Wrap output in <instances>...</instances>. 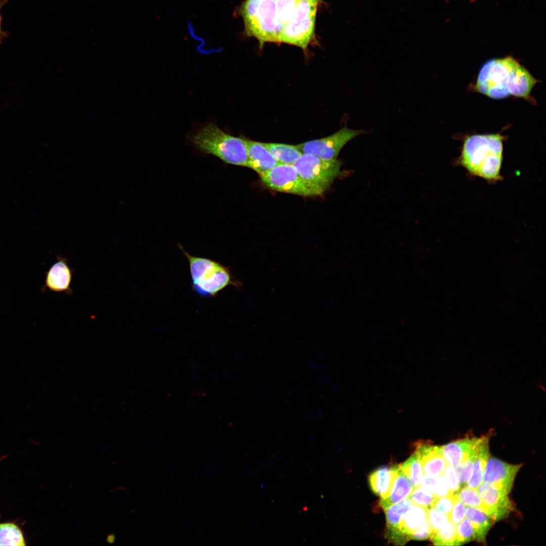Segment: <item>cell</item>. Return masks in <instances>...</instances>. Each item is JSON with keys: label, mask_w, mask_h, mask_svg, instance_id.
<instances>
[{"label": "cell", "mask_w": 546, "mask_h": 546, "mask_svg": "<svg viewBox=\"0 0 546 546\" xmlns=\"http://www.w3.org/2000/svg\"><path fill=\"white\" fill-rule=\"evenodd\" d=\"M298 0H275L278 16L284 25L294 16Z\"/></svg>", "instance_id": "cell-30"}, {"label": "cell", "mask_w": 546, "mask_h": 546, "mask_svg": "<svg viewBox=\"0 0 546 546\" xmlns=\"http://www.w3.org/2000/svg\"><path fill=\"white\" fill-rule=\"evenodd\" d=\"M363 133L344 127L334 133L297 145L302 153L311 154L326 160L336 159L341 149L350 140Z\"/></svg>", "instance_id": "cell-9"}, {"label": "cell", "mask_w": 546, "mask_h": 546, "mask_svg": "<svg viewBox=\"0 0 546 546\" xmlns=\"http://www.w3.org/2000/svg\"><path fill=\"white\" fill-rule=\"evenodd\" d=\"M414 453L420 462L424 474L430 476H442L447 466L440 449V445L429 442L418 441Z\"/></svg>", "instance_id": "cell-12"}, {"label": "cell", "mask_w": 546, "mask_h": 546, "mask_svg": "<svg viewBox=\"0 0 546 546\" xmlns=\"http://www.w3.org/2000/svg\"><path fill=\"white\" fill-rule=\"evenodd\" d=\"M489 439L488 437H475L474 442L464 460L455 468L458 471L461 487L465 486L469 479L474 461L484 443Z\"/></svg>", "instance_id": "cell-22"}, {"label": "cell", "mask_w": 546, "mask_h": 546, "mask_svg": "<svg viewBox=\"0 0 546 546\" xmlns=\"http://www.w3.org/2000/svg\"><path fill=\"white\" fill-rule=\"evenodd\" d=\"M454 494L466 506L478 509L487 514V508L476 490L465 485L460 487Z\"/></svg>", "instance_id": "cell-26"}, {"label": "cell", "mask_w": 546, "mask_h": 546, "mask_svg": "<svg viewBox=\"0 0 546 546\" xmlns=\"http://www.w3.org/2000/svg\"><path fill=\"white\" fill-rule=\"evenodd\" d=\"M245 140L248 154L247 167L261 175L279 164L263 143L246 138Z\"/></svg>", "instance_id": "cell-13"}, {"label": "cell", "mask_w": 546, "mask_h": 546, "mask_svg": "<svg viewBox=\"0 0 546 546\" xmlns=\"http://www.w3.org/2000/svg\"><path fill=\"white\" fill-rule=\"evenodd\" d=\"M414 487L399 468L389 494L380 500V507L385 510L408 498Z\"/></svg>", "instance_id": "cell-17"}, {"label": "cell", "mask_w": 546, "mask_h": 546, "mask_svg": "<svg viewBox=\"0 0 546 546\" xmlns=\"http://www.w3.org/2000/svg\"><path fill=\"white\" fill-rule=\"evenodd\" d=\"M522 466V464H510L494 457L489 458L484 469L483 482L509 494Z\"/></svg>", "instance_id": "cell-11"}, {"label": "cell", "mask_w": 546, "mask_h": 546, "mask_svg": "<svg viewBox=\"0 0 546 546\" xmlns=\"http://www.w3.org/2000/svg\"><path fill=\"white\" fill-rule=\"evenodd\" d=\"M428 511L426 508L412 504L402 517L399 529L411 538L412 533L428 517Z\"/></svg>", "instance_id": "cell-20"}, {"label": "cell", "mask_w": 546, "mask_h": 546, "mask_svg": "<svg viewBox=\"0 0 546 546\" xmlns=\"http://www.w3.org/2000/svg\"><path fill=\"white\" fill-rule=\"evenodd\" d=\"M465 516L473 527L474 539L478 542H485L488 532L493 525L492 519L483 511L469 506L466 507Z\"/></svg>", "instance_id": "cell-18"}, {"label": "cell", "mask_w": 546, "mask_h": 546, "mask_svg": "<svg viewBox=\"0 0 546 546\" xmlns=\"http://www.w3.org/2000/svg\"><path fill=\"white\" fill-rule=\"evenodd\" d=\"M260 176L263 184L271 190L304 197L312 196L293 165L278 164Z\"/></svg>", "instance_id": "cell-8"}, {"label": "cell", "mask_w": 546, "mask_h": 546, "mask_svg": "<svg viewBox=\"0 0 546 546\" xmlns=\"http://www.w3.org/2000/svg\"><path fill=\"white\" fill-rule=\"evenodd\" d=\"M314 415H315V411H312L308 412L306 414V415H305V418L307 419H311L313 418V417H314Z\"/></svg>", "instance_id": "cell-42"}, {"label": "cell", "mask_w": 546, "mask_h": 546, "mask_svg": "<svg viewBox=\"0 0 546 546\" xmlns=\"http://www.w3.org/2000/svg\"><path fill=\"white\" fill-rule=\"evenodd\" d=\"M466 506L458 499H456L448 516L449 521L457 525L465 518Z\"/></svg>", "instance_id": "cell-36"}, {"label": "cell", "mask_w": 546, "mask_h": 546, "mask_svg": "<svg viewBox=\"0 0 546 546\" xmlns=\"http://www.w3.org/2000/svg\"><path fill=\"white\" fill-rule=\"evenodd\" d=\"M457 525L449 521L443 527L434 531L431 540L435 545H454Z\"/></svg>", "instance_id": "cell-28"}, {"label": "cell", "mask_w": 546, "mask_h": 546, "mask_svg": "<svg viewBox=\"0 0 546 546\" xmlns=\"http://www.w3.org/2000/svg\"><path fill=\"white\" fill-rule=\"evenodd\" d=\"M476 490L487 508V515L493 521L507 518L514 510L513 504L503 490L482 482Z\"/></svg>", "instance_id": "cell-10"}, {"label": "cell", "mask_w": 546, "mask_h": 546, "mask_svg": "<svg viewBox=\"0 0 546 546\" xmlns=\"http://www.w3.org/2000/svg\"><path fill=\"white\" fill-rule=\"evenodd\" d=\"M437 497L421 486L414 488L408 497L412 504L427 509L433 507Z\"/></svg>", "instance_id": "cell-29"}, {"label": "cell", "mask_w": 546, "mask_h": 546, "mask_svg": "<svg viewBox=\"0 0 546 546\" xmlns=\"http://www.w3.org/2000/svg\"><path fill=\"white\" fill-rule=\"evenodd\" d=\"M537 82L531 73L512 57L493 59L481 67L476 89L488 97L500 99L510 95L529 98Z\"/></svg>", "instance_id": "cell-1"}, {"label": "cell", "mask_w": 546, "mask_h": 546, "mask_svg": "<svg viewBox=\"0 0 546 546\" xmlns=\"http://www.w3.org/2000/svg\"><path fill=\"white\" fill-rule=\"evenodd\" d=\"M421 486L437 497L453 493L449 491L441 476H423Z\"/></svg>", "instance_id": "cell-27"}, {"label": "cell", "mask_w": 546, "mask_h": 546, "mask_svg": "<svg viewBox=\"0 0 546 546\" xmlns=\"http://www.w3.org/2000/svg\"><path fill=\"white\" fill-rule=\"evenodd\" d=\"M428 518L433 532L443 527L450 521L448 516L440 513L433 507L428 509Z\"/></svg>", "instance_id": "cell-34"}, {"label": "cell", "mask_w": 546, "mask_h": 546, "mask_svg": "<svg viewBox=\"0 0 546 546\" xmlns=\"http://www.w3.org/2000/svg\"><path fill=\"white\" fill-rule=\"evenodd\" d=\"M293 165L314 196L323 194L331 186L340 174L341 163L337 159L326 160L303 153Z\"/></svg>", "instance_id": "cell-6"}, {"label": "cell", "mask_w": 546, "mask_h": 546, "mask_svg": "<svg viewBox=\"0 0 546 546\" xmlns=\"http://www.w3.org/2000/svg\"><path fill=\"white\" fill-rule=\"evenodd\" d=\"M475 437H466L440 445L441 452L447 464L456 468L466 458Z\"/></svg>", "instance_id": "cell-16"}, {"label": "cell", "mask_w": 546, "mask_h": 546, "mask_svg": "<svg viewBox=\"0 0 546 546\" xmlns=\"http://www.w3.org/2000/svg\"><path fill=\"white\" fill-rule=\"evenodd\" d=\"M456 499L454 493L438 497L435 500L432 507L440 513L448 516Z\"/></svg>", "instance_id": "cell-33"}, {"label": "cell", "mask_w": 546, "mask_h": 546, "mask_svg": "<svg viewBox=\"0 0 546 546\" xmlns=\"http://www.w3.org/2000/svg\"><path fill=\"white\" fill-rule=\"evenodd\" d=\"M314 417L317 420L321 419L323 417V411L320 409L315 411Z\"/></svg>", "instance_id": "cell-41"}, {"label": "cell", "mask_w": 546, "mask_h": 546, "mask_svg": "<svg viewBox=\"0 0 546 546\" xmlns=\"http://www.w3.org/2000/svg\"><path fill=\"white\" fill-rule=\"evenodd\" d=\"M308 366L310 369L315 371L320 370L323 367L322 363L314 361H310L308 363Z\"/></svg>", "instance_id": "cell-38"}, {"label": "cell", "mask_w": 546, "mask_h": 546, "mask_svg": "<svg viewBox=\"0 0 546 546\" xmlns=\"http://www.w3.org/2000/svg\"><path fill=\"white\" fill-rule=\"evenodd\" d=\"M399 467L414 488L420 486L424 474L421 464L414 452Z\"/></svg>", "instance_id": "cell-25"}, {"label": "cell", "mask_w": 546, "mask_h": 546, "mask_svg": "<svg viewBox=\"0 0 546 546\" xmlns=\"http://www.w3.org/2000/svg\"><path fill=\"white\" fill-rule=\"evenodd\" d=\"M489 439L482 445L474 461L471 475L466 486L475 490L483 482L484 469L489 458Z\"/></svg>", "instance_id": "cell-23"}, {"label": "cell", "mask_w": 546, "mask_h": 546, "mask_svg": "<svg viewBox=\"0 0 546 546\" xmlns=\"http://www.w3.org/2000/svg\"><path fill=\"white\" fill-rule=\"evenodd\" d=\"M72 278V272L64 259L56 262L49 270L46 280L47 286L55 292L68 291Z\"/></svg>", "instance_id": "cell-15"}, {"label": "cell", "mask_w": 546, "mask_h": 546, "mask_svg": "<svg viewBox=\"0 0 546 546\" xmlns=\"http://www.w3.org/2000/svg\"><path fill=\"white\" fill-rule=\"evenodd\" d=\"M192 142L201 152L215 156L226 164L247 166L245 138L229 134L214 123L199 130L193 136Z\"/></svg>", "instance_id": "cell-3"}, {"label": "cell", "mask_w": 546, "mask_h": 546, "mask_svg": "<svg viewBox=\"0 0 546 546\" xmlns=\"http://www.w3.org/2000/svg\"><path fill=\"white\" fill-rule=\"evenodd\" d=\"M504 137L499 134H474L466 138L458 163L469 174L489 182L502 179Z\"/></svg>", "instance_id": "cell-2"}, {"label": "cell", "mask_w": 546, "mask_h": 546, "mask_svg": "<svg viewBox=\"0 0 546 546\" xmlns=\"http://www.w3.org/2000/svg\"><path fill=\"white\" fill-rule=\"evenodd\" d=\"M26 542L24 532L19 522L0 521V545L24 546Z\"/></svg>", "instance_id": "cell-19"}, {"label": "cell", "mask_w": 546, "mask_h": 546, "mask_svg": "<svg viewBox=\"0 0 546 546\" xmlns=\"http://www.w3.org/2000/svg\"><path fill=\"white\" fill-rule=\"evenodd\" d=\"M412 504V503L408 497L384 510L386 522V530L399 529V523L401 518Z\"/></svg>", "instance_id": "cell-24"}, {"label": "cell", "mask_w": 546, "mask_h": 546, "mask_svg": "<svg viewBox=\"0 0 546 546\" xmlns=\"http://www.w3.org/2000/svg\"><path fill=\"white\" fill-rule=\"evenodd\" d=\"M189 264L192 287L202 297H214L228 286L238 290L243 284L235 279L230 267L214 260L192 256L179 245Z\"/></svg>", "instance_id": "cell-4"}, {"label": "cell", "mask_w": 546, "mask_h": 546, "mask_svg": "<svg viewBox=\"0 0 546 546\" xmlns=\"http://www.w3.org/2000/svg\"><path fill=\"white\" fill-rule=\"evenodd\" d=\"M115 535L114 533H110L107 536L106 540L108 543L112 544L115 542Z\"/></svg>", "instance_id": "cell-39"}, {"label": "cell", "mask_w": 546, "mask_h": 546, "mask_svg": "<svg viewBox=\"0 0 546 546\" xmlns=\"http://www.w3.org/2000/svg\"><path fill=\"white\" fill-rule=\"evenodd\" d=\"M9 1V0H0V44L2 43L5 39L8 37L9 34V31H4L2 29V15L1 14L2 9L8 3Z\"/></svg>", "instance_id": "cell-37"}, {"label": "cell", "mask_w": 546, "mask_h": 546, "mask_svg": "<svg viewBox=\"0 0 546 546\" xmlns=\"http://www.w3.org/2000/svg\"><path fill=\"white\" fill-rule=\"evenodd\" d=\"M240 13L246 34L255 37L260 48L267 42H280L284 25L278 16L275 0H246Z\"/></svg>", "instance_id": "cell-5"}, {"label": "cell", "mask_w": 546, "mask_h": 546, "mask_svg": "<svg viewBox=\"0 0 546 546\" xmlns=\"http://www.w3.org/2000/svg\"><path fill=\"white\" fill-rule=\"evenodd\" d=\"M279 164L294 165L303 154L297 145L263 143Z\"/></svg>", "instance_id": "cell-21"}, {"label": "cell", "mask_w": 546, "mask_h": 546, "mask_svg": "<svg viewBox=\"0 0 546 546\" xmlns=\"http://www.w3.org/2000/svg\"><path fill=\"white\" fill-rule=\"evenodd\" d=\"M329 381L328 377H321L317 381L318 384L320 385H324L327 383Z\"/></svg>", "instance_id": "cell-40"}, {"label": "cell", "mask_w": 546, "mask_h": 546, "mask_svg": "<svg viewBox=\"0 0 546 546\" xmlns=\"http://www.w3.org/2000/svg\"><path fill=\"white\" fill-rule=\"evenodd\" d=\"M306 1H308V2H311V3H313V4H315V5H318V4H319V3H320V2H322V1H321V0H306Z\"/></svg>", "instance_id": "cell-43"}, {"label": "cell", "mask_w": 546, "mask_h": 546, "mask_svg": "<svg viewBox=\"0 0 546 546\" xmlns=\"http://www.w3.org/2000/svg\"><path fill=\"white\" fill-rule=\"evenodd\" d=\"M399 470L398 465L380 467L368 476L369 485L372 491L381 497L390 493Z\"/></svg>", "instance_id": "cell-14"}, {"label": "cell", "mask_w": 546, "mask_h": 546, "mask_svg": "<svg viewBox=\"0 0 546 546\" xmlns=\"http://www.w3.org/2000/svg\"><path fill=\"white\" fill-rule=\"evenodd\" d=\"M316 9L317 5L306 0H298L293 17L284 25L280 42L306 50L315 37Z\"/></svg>", "instance_id": "cell-7"}, {"label": "cell", "mask_w": 546, "mask_h": 546, "mask_svg": "<svg viewBox=\"0 0 546 546\" xmlns=\"http://www.w3.org/2000/svg\"><path fill=\"white\" fill-rule=\"evenodd\" d=\"M442 476L450 492L453 493L461 487L458 471L453 466L447 465Z\"/></svg>", "instance_id": "cell-32"}, {"label": "cell", "mask_w": 546, "mask_h": 546, "mask_svg": "<svg viewBox=\"0 0 546 546\" xmlns=\"http://www.w3.org/2000/svg\"><path fill=\"white\" fill-rule=\"evenodd\" d=\"M473 527L468 519H464L457 525L454 545H461L474 539Z\"/></svg>", "instance_id": "cell-31"}, {"label": "cell", "mask_w": 546, "mask_h": 546, "mask_svg": "<svg viewBox=\"0 0 546 546\" xmlns=\"http://www.w3.org/2000/svg\"><path fill=\"white\" fill-rule=\"evenodd\" d=\"M433 532V529L428 517L411 534V539L423 540H426L431 537Z\"/></svg>", "instance_id": "cell-35"}]
</instances>
